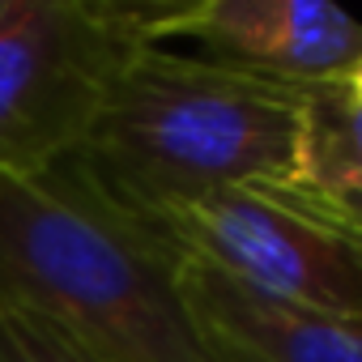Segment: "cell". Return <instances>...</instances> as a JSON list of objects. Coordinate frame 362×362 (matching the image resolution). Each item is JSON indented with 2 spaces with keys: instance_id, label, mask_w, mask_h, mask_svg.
Masks as SVG:
<instances>
[{
  "instance_id": "6da1fadb",
  "label": "cell",
  "mask_w": 362,
  "mask_h": 362,
  "mask_svg": "<svg viewBox=\"0 0 362 362\" xmlns=\"http://www.w3.org/2000/svg\"><path fill=\"white\" fill-rule=\"evenodd\" d=\"M179 252L73 162L0 179V298L94 362H209L175 286Z\"/></svg>"
},
{
  "instance_id": "7a4b0ae2",
  "label": "cell",
  "mask_w": 362,
  "mask_h": 362,
  "mask_svg": "<svg viewBox=\"0 0 362 362\" xmlns=\"http://www.w3.org/2000/svg\"><path fill=\"white\" fill-rule=\"evenodd\" d=\"M73 162L124 214L153 218L226 188H298L303 115L294 86L153 43L119 73Z\"/></svg>"
},
{
  "instance_id": "3957f363",
  "label": "cell",
  "mask_w": 362,
  "mask_h": 362,
  "mask_svg": "<svg viewBox=\"0 0 362 362\" xmlns=\"http://www.w3.org/2000/svg\"><path fill=\"white\" fill-rule=\"evenodd\" d=\"M145 47H153L149 9L18 0L0 22V179L73 158Z\"/></svg>"
},
{
  "instance_id": "277c9868",
  "label": "cell",
  "mask_w": 362,
  "mask_h": 362,
  "mask_svg": "<svg viewBox=\"0 0 362 362\" xmlns=\"http://www.w3.org/2000/svg\"><path fill=\"white\" fill-rule=\"evenodd\" d=\"M136 222L260 294L362 320V235L303 188H226Z\"/></svg>"
},
{
  "instance_id": "5b68a950",
  "label": "cell",
  "mask_w": 362,
  "mask_h": 362,
  "mask_svg": "<svg viewBox=\"0 0 362 362\" xmlns=\"http://www.w3.org/2000/svg\"><path fill=\"white\" fill-rule=\"evenodd\" d=\"M149 30L197 43L192 56L277 86L345 81L362 64V22L324 0H201L188 9L149 5Z\"/></svg>"
},
{
  "instance_id": "8992f818",
  "label": "cell",
  "mask_w": 362,
  "mask_h": 362,
  "mask_svg": "<svg viewBox=\"0 0 362 362\" xmlns=\"http://www.w3.org/2000/svg\"><path fill=\"white\" fill-rule=\"evenodd\" d=\"M175 286L209 362H362V320L260 294L179 252Z\"/></svg>"
},
{
  "instance_id": "52a82bcc",
  "label": "cell",
  "mask_w": 362,
  "mask_h": 362,
  "mask_svg": "<svg viewBox=\"0 0 362 362\" xmlns=\"http://www.w3.org/2000/svg\"><path fill=\"white\" fill-rule=\"evenodd\" d=\"M294 98L303 115L298 188H362V107L345 90V81L294 86Z\"/></svg>"
},
{
  "instance_id": "ba28073f",
  "label": "cell",
  "mask_w": 362,
  "mask_h": 362,
  "mask_svg": "<svg viewBox=\"0 0 362 362\" xmlns=\"http://www.w3.org/2000/svg\"><path fill=\"white\" fill-rule=\"evenodd\" d=\"M0 362H94L56 324L30 307L0 298Z\"/></svg>"
},
{
  "instance_id": "9c48e42d",
  "label": "cell",
  "mask_w": 362,
  "mask_h": 362,
  "mask_svg": "<svg viewBox=\"0 0 362 362\" xmlns=\"http://www.w3.org/2000/svg\"><path fill=\"white\" fill-rule=\"evenodd\" d=\"M324 214H332L337 222H345L349 230L362 235V188H332V192H315V188H303Z\"/></svg>"
},
{
  "instance_id": "30bf717a",
  "label": "cell",
  "mask_w": 362,
  "mask_h": 362,
  "mask_svg": "<svg viewBox=\"0 0 362 362\" xmlns=\"http://www.w3.org/2000/svg\"><path fill=\"white\" fill-rule=\"evenodd\" d=\"M345 90H349V94H354V103L362 107V64H354V73L345 77Z\"/></svg>"
},
{
  "instance_id": "8fae6325",
  "label": "cell",
  "mask_w": 362,
  "mask_h": 362,
  "mask_svg": "<svg viewBox=\"0 0 362 362\" xmlns=\"http://www.w3.org/2000/svg\"><path fill=\"white\" fill-rule=\"evenodd\" d=\"M13 5H18V0H0V22H5V18L13 13Z\"/></svg>"
}]
</instances>
